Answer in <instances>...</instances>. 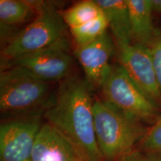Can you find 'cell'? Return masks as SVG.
<instances>
[{"mask_svg":"<svg viewBox=\"0 0 161 161\" xmlns=\"http://www.w3.org/2000/svg\"><path fill=\"white\" fill-rule=\"evenodd\" d=\"M81 161H84V160H81Z\"/></svg>","mask_w":161,"mask_h":161,"instance_id":"ffe728a7","label":"cell"},{"mask_svg":"<svg viewBox=\"0 0 161 161\" xmlns=\"http://www.w3.org/2000/svg\"><path fill=\"white\" fill-rule=\"evenodd\" d=\"M133 43L149 46L156 29L153 25L152 0H126Z\"/></svg>","mask_w":161,"mask_h":161,"instance_id":"7c38bea8","label":"cell"},{"mask_svg":"<svg viewBox=\"0 0 161 161\" xmlns=\"http://www.w3.org/2000/svg\"><path fill=\"white\" fill-rule=\"evenodd\" d=\"M153 11L161 14V0H152Z\"/></svg>","mask_w":161,"mask_h":161,"instance_id":"d6986e66","label":"cell"},{"mask_svg":"<svg viewBox=\"0 0 161 161\" xmlns=\"http://www.w3.org/2000/svg\"><path fill=\"white\" fill-rule=\"evenodd\" d=\"M94 128L102 155L116 161L134 150L147 130L140 122L116 109L106 100H93Z\"/></svg>","mask_w":161,"mask_h":161,"instance_id":"7a4b0ae2","label":"cell"},{"mask_svg":"<svg viewBox=\"0 0 161 161\" xmlns=\"http://www.w3.org/2000/svg\"><path fill=\"white\" fill-rule=\"evenodd\" d=\"M119 161H161V154L134 149L121 158Z\"/></svg>","mask_w":161,"mask_h":161,"instance_id":"ac0fdd59","label":"cell"},{"mask_svg":"<svg viewBox=\"0 0 161 161\" xmlns=\"http://www.w3.org/2000/svg\"><path fill=\"white\" fill-rule=\"evenodd\" d=\"M42 125L37 114L2 123L0 161H29Z\"/></svg>","mask_w":161,"mask_h":161,"instance_id":"52a82bcc","label":"cell"},{"mask_svg":"<svg viewBox=\"0 0 161 161\" xmlns=\"http://www.w3.org/2000/svg\"><path fill=\"white\" fill-rule=\"evenodd\" d=\"M103 14L96 1L80 2L61 13L64 23L70 29L83 25Z\"/></svg>","mask_w":161,"mask_h":161,"instance_id":"5bb4252c","label":"cell"},{"mask_svg":"<svg viewBox=\"0 0 161 161\" xmlns=\"http://www.w3.org/2000/svg\"><path fill=\"white\" fill-rule=\"evenodd\" d=\"M38 4L23 0H1L0 22L3 25H18L26 22L32 14L37 13Z\"/></svg>","mask_w":161,"mask_h":161,"instance_id":"4fadbf2b","label":"cell"},{"mask_svg":"<svg viewBox=\"0 0 161 161\" xmlns=\"http://www.w3.org/2000/svg\"><path fill=\"white\" fill-rule=\"evenodd\" d=\"M118 61L128 76L151 100L161 108V91L148 46L132 43L117 46Z\"/></svg>","mask_w":161,"mask_h":161,"instance_id":"ba28073f","label":"cell"},{"mask_svg":"<svg viewBox=\"0 0 161 161\" xmlns=\"http://www.w3.org/2000/svg\"><path fill=\"white\" fill-rule=\"evenodd\" d=\"M72 62L68 43L64 39L44 49L3 62L2 68H23L44 81L52 83L69 77Z\"/></svg>","mask_w":161,"mask_h":161,"instance_id":"8992f818","label":"cell"},{"mask_svg":"<svg viewBox=\"0 0 161 161\" xmlns=\"http://www.w3.org/2000/svg\"><path fill=\"white\" fill-rule=\"evenodd\" d=\"M108 19L102 14L83 25L70 29V32L78 47L96 40L108 30Z\"/></svg>","mask_w":161,"mask_h":161,"instance_id":"9a60e30c","label":"cell"},{"mask_svg":"<svg viewBox=\"0 0 161 161\" xmlns=\"http://www.w3.org/2000/svg\"><path fill=\"white\" fill-rule=\"evenodd\" d=\"M101 88L104 100L139 122H156L161 116L160 108L136 85L119 64L110 65Z\"/></svg>","mask_w":161,"mask_h":161,"instance_id":"277c9868","label":"cell"},{"mask_svg":"<svg viewBox=\"0 0 161 161\" xmlns=\"http://www.w3.org/2000/svg\"><path fill=\"white\" fill-rule=\"evenodd\" d=\"M114 52V40L108 30L91 43L77 47L76 56L91 89L102 86Z\"/></svg>","mask_w":161,"mask_h":161,"instance_id":"9c48e42d","label":"cell"},{"mask_svg":"<svg viewBox=\"0 0 161 161\" xmlns=\"http://www.w3.org/2000/svg\"><path fill=\"white\" fill-rule=\"evenodd\" d=\"M61 13L49 3L38 4L36 17L15 35L1 52L2 63L49 47L65 39Z\"/></svg>","mask_w":161,"mask_h":161,"instance_id":"3957f363","label":"cell"},{"mask_svg":"<svg viewBox=\"0 0 161 161\" xmlns=\"http://www.w3.org/2000/svg\"><path fill=\"white\" fill-rule=\"evenodd\" d=\"M153 66L157 80L161 91V32L156 30L154 37L149 45Z\"/></svg>","mask_w":161,"mask_h":161,"instance_id":"e0dca14e","label":"cell"},{"mask_svg":"<svg viewBox=\"0 0 161 161\" xmlns=\"http://www.w3.org/2000/svg\"><path fill=\"white\" fill-rule=\"evenodd\" d=\"M108 22V28L117 46L133 43L130 17L126 0H96Z\"/></svg>","mask_w":161,"mask_h":161,"instance_id":"8fae6325","label":"cell"},{"mask_svg":"<svg viewBox=\"0 0 161 161\" xmlns=\"http://www.w3.org/2000/svg\"><path fill=\"white\" fill-rule=\"evenodd\" d=\"M70 141L55 127L42 125L29 161H81Z\"/></svg>","mask_w":161,"mask_h":161,"instance_id":"30bf717a","label":"cell"},{"mask_svg":"<svg viewBox=\"0 0 161 161\" xmlns=\"http://www.w3.org/2000/svg\"><path fill=\"white\" fill-rule=\"evenodd\" d=\"M50 83L36 77L23 68H2L0 74V110L2 113L21 114L45 102Z\"/></svg>","mask_w":161,"mask_h":161,"instance_id":"5b68a950","label":"cell"},{"mask_svg":"<svg viewBox=\"0 0 161 161\" xmlns=\"http://www.w3.org/2000/svg\"><path fill=\"white\" fill-rule=\"evenodd\" d=\"M141 148L145 152L161 154V116L142 139Z\"/></svg>","mask_w":161,"mask_h":161,"instance_id":"2e32d148","label":"cell"},{"mask_svg":"<svg viewBox=\"0 0 161 161\" xmlns=\"http://www.w3.org/2000/svg\"><path fill=\"white\" fill-rule=\"evenodd\" d=\"M92 89L86 80L69 76L60 82L43 117L73 144L84 161H102L94 128Z\"/></svg>","mask_w":161,"mask_h":161,"instance_id":"6da1fadb","label":"cell"}]
</instances>
